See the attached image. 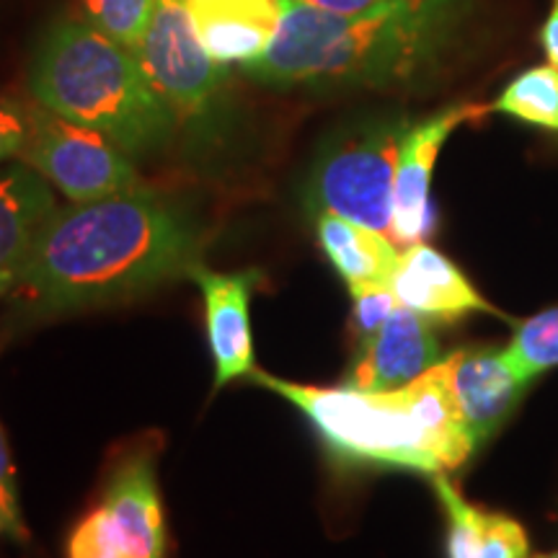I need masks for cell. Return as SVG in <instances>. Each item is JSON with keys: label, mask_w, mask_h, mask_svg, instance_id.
<instances>
[{"label": "cell", "mask_w": 558, "mask_h": 558, "mask_svg": "<svg viewBox=\"0 0 558 558\" xmlns=\"http://www.w3.org/2000/svg\"><path fill=\"white\" fill-rule=\"evenodd\" d=\"M137 58L179 130L199 140L218 128L226 104V65L202 47L186 0H156Z\"/></svg>", "instance_id": "6"}, {"label": "cell", "mask_w": 558, "mask_h": 558, "mask_svg": "<svg viewBox=\"0 0 558 558\" xmlns=\"http://www.w3.org/2000/svg\"><path fill=\"white\" fill-rule=\"evenodd\" d=\"M492 111L558 132V68L548 62L520 73L492 104Z\"/></svg>", "instance_id": "17"}, {"label": "cell", "mask_w": 558, "mask_h": 558, "mask_svg": "<svg viewBox=\"0 0 558 558\" xmlns=\"http://www.w3.org/2000/svg\"><path fill=\"white\" fill-rule=\"evenodd\" d=\"M186 279H192L205 300L207 344L215 362V390L230 380L251 378L254 339H251V298L264 282L259 269L215 271L197 262Z\"/></svg>", "instance_id": "9"}, {"label": "cell", "mask_w": 558, "mask_h": 558, "mask_svg": "<svg viewBox=\"0 0 558 558\" xmlns=\"http://www.w3.org/2000/svg\"><path fill=\"white\" fill-rule=\"evenodd\" d=\"M352 333L357 347L373 337L375 331L386 324L390 313L399 305V298L390 290V284H365V288H352Z\"/></svg>", "instance_id": "21"}, {"label": "cell", "mask_w": 558, "mask_h": 558, "mask_svg": "<svg viewBox=\"0 0 558 558\" xmlns=\"http://www.w3.org/2000/svg\"><path fill=\"white\" fill-rule=\"evenodd\" d=\"M452 390L463 411L465 427L476 445L484 442L512 414L530 383L514 373L505 357V349L450 354Z\"/></svg>", "instance_id": "14"}, {"label": "cell", "mask_w": 558, "mask_h": 558, "mask_svg": "<svg viewBox=\"0 0 558 558\" xmlns=\"http://www.w3.org/2000/svg\"><path fill=\"white\" fill-rule=\"evenodd\" d=\"M3 533H9V525H5V518H3V512H0V535Z\"/></svg>", "instance_id": "27"}, {"label": "cell", "mask_w": 558, "mask_h": 558, "mask_svg": "<svg viewBox=\"0 0 558 558\" xmlns=\"http://www.w3.org/2000/svg\"><path fill=\"white\" fill-rule=\"evenodd\" d=\"M29 94L52 114L107 135L132 158L163 150L179 132L137 52L86 16H60L47 26L32 58Z\"/></svg>", "instance_id": "4"}, {"label": "cell", "mask_w": 558, "mask_h": 558, "mask_svg": "<svg viewBox=\"0 0 558 558\" xmlns=\"http://www.w3.org/2000/svg\"><path fill=\"white\" fill-rule=\"evenodd\" d=\"M199 222L148 186L54 207L9 300L37 316L120 303L186 277L202 262Z\"/></svg>", "instance_id": "1"}, {"label": "cell", "mask_w": 558, "mask_h": 558, "mask_svg": "<svg viewBox=\"0 0 558 558\" xmlns=\"http://www.w3.org/2000/svg\"><path fill=\"white\" fill-rule=\"evenodd\" d=\"M505 357L525 383L558 365V308L522 320Z\"/></svg>", "instance_id": "18"}, {"label": "cell", "mask_w": 558, "mask_h": 558, "mask_svg": "<svg viewBox=\"0 0 558 558\" xmlns=\"http://www.w3.org/2000/svg\"><path fill=\"white\" fill-rule=\"evenodd\" d=\"M478 558H527V535L520 522L494 512Z\"/></svg>", "instance_id": "24"}, {"label": "cell", "mask_w": 558, "mask_h": 558, "mask_svg": "<svg viewBox=\"0 0 558 558\" xmlns=\"http://www.w3.org/2000/svg\"><path fill=\"white\" fill-rule=\"evenodd\" d=\"M442 360L432 318L399 303L386 324L357 349L344 386L393 390L416 380Z\"/></svg>", "instance_id": "10"}, {"label": "cell", "mask_w": 558, "mask_h": 558, "mask_svg": "<svg viewBox=\"0 0 558 558\" xmlns=\"http://www.w3.org/2000/svg\"><path fill=\"white\" fill-rule=\"evenodd\" d=\"M54 207L52 186L26 163L0 171V300L9 298Z\"/></svg>", "instance_id": "15"}, {"label": "cell", "mask_w": 558, "mask_h": 558, "mask_svg": "<svg viewBox=\"0 0 558 558\" xmlns=\"http://www.w3.org/2000/svg\"><path fill=\"white\" fill-rule=\"evenodd\" d=\"M34 104L0 96V163L21 158L32 135Z\"/></svg>", "instance_id": "22"}, {"label": "cell", "mask_w": 558, "mask_h": 558, "mask_svg": "<svg viewBox=\"0 0 558 558\" xmlns=\"http://www.w3.org/2000/svg\"><path fill=\"white\" fill-rule=\"evenodd\" d=\"M313 218L320 248L349 290L365 284H390L401 262V251L386 233L333 213H318Z\"/></svg>", "instance_id": "16"}, {"label": "cell", "mask_w": 558, "mask_h": 558, "mask_svg": "<svg viewBox=\"0 0 558 558\" xmlns=\"http://www.w3.org/2000/svg\"><path fill=\"white\" fill-rule=\"evenodd\" d=\"M19 160L73 205L117 197L145 186L130 153L101 132L52 114L37 101L29 143Z\"/></svg>", "instance_id": "7"}, {"label": "cell", "mask_w": 558, "mask_h": 558, "mask_svg": "<svg viewBox=\"0 0 558 558\" xmlns=\"http://www.w3.org/2000/svg\"><path fill=\"white\" fill-rule=\"evenodd\" d=\"M194 34L220 65L262 60L282 26V0H186Z\"/></svg>", "instance_id": "11"}, {"label": "cell", "mask_w": 558, "mask_h": 558, "mask_svg": "<svg viewBox=\"0 0 558 558\" xmlns=\"http://www.w3.org/2000/svg\"><path fill=\"white\" fill-rule=\"evenodd\" d=\"M251 380L303 411L326 448L344 463L435 476L460 469L476 450L452 390L450 357L393 390H360L344 383L337 388L303 386L262 369Z\"/></svg>", "instance_id": "3"}, {"label": "cell", "mask_w": 558, "mask_h": 558, "mask_svg": "<svg viewBox=\"0 0 558 558\" xmlns=\"http://www.w3.org/2000/svg\"><path fill=\"white\" fill-rule=\"evenodd\" d=\"M409 124L401 114H380L333 132L305 181L308 213H333L390 235L396 166Z\"/></svg>", "instance_id": "5"}, {"label": "cell", "mask_w": 558, "mask_h": 558, "mask_svg": "<svg viewBox=\"0 0 558 558\" xmlns=\"http://www.w3.org/2000/svg\"><path fill=\"white\" fill-rule=\"evenodd\" d=\"M298 3L326 13H341V16H360V13L396 9V5L414 3V0H298Z\"/></svg>", "instance_id": "25"}, {"label": "cell", "mask_w": 558, "mask_h": 558, "mask_svg": "<svg viewBox=\"0 0 558 558\" xmlns=\"http://www.w3.org/2000/svg\"><path fill=\"white\" fill-rule=\"evenodd\" d=\"M390 290L401 305L429 318H460L478 311L499 316V311L473 288L448 256L422 241L401 251Z\"/></svg>", "instance_id": "13"}, {"label": "cell", "mask_w": 558, "mask_h": 558, "mask_svg": "<svg viewBox=\"0 0 558 558\" xmlns=\"http://www.w3.org/2000/svg\"><path fill=\"white\" fill-rule=\"evenodd\" d=\"M0 512H3L9 533L16 543L29 541V530H26L24 512H21V499H19V486H16V473H13V460L9 450V439L0 427Z\"/></svg>", "instance_id": "23"}, {"label": "cell", "mask_w": 558, "mask_h": 558, "mask_svg": "<svg viewBox=\"0 0 558 558\" xmlns=\"http://www.w3.org/2000/svg\"><path fill=\"white\" fill-rule=\"evenodd\" d=\"M101 507L117 527L124 558H166V514L150 452H132L114 465Z\"/></svg>", "instance_id": "12"}, {"label": "cell", "mask_w": 558, "mask_h": 558, "mask_svg": "<svg viewBox=\"0 0 558 558\" xmlns=\"http://www.w3.org/2000/svg\"><path fill=\"white\" fill-rule=\"evenodd\" d=\"M68 558H124V548L117 527L111 525L107 509L101 505L83 514L78 525L70 530L65 546Z\"/></svg>", "instance_id": "20"}, {"label": "cell", "mask_w": 558, "mask_h": 558, "mask_svg": "<svg viewBox=\"0 0 558 558\" xmlns=\"http://www.w3.org/2000/svg\"><path fill=\"white\" fill-rule=\"evenodd\" d=\"M541 45H543V52H546L550 65L558 68V0L550 3L548 16H546V21H543Z\"/></svg>", "instance_id": "26"}, {"label": "cell", "mask_w": 558, "mask_h": 558, "mask_svg": "<svg viewBox=\"0 0 558 558\" xmlns=\"http://www.w3.org/2000/svg\"><path fill=\"white\" fill-rule=\"evenodd\" d=\"M153 13L156 0H83V16L132 52L143 47Z\"/></svg>", "instance_id": "19"}, {"label": "cell", "mask_w": 558, "mask_h": 558, "mask_svg": "<svg viewBox=\"0 0 558 558\" xmlns=\"http://www.w3.org/2000/svg\"><path fill=\"white\" fill-rule=\"evenodd\" d=\"M492 111L486 104H456L427 120L409 124L401 140L399 166H396L393 184V222H390V239L396 246H411L427 235L432 226V173L439 158V150L458 128L469 122H478Z\"/></svg>", "instance_id": "8"}, {"label": "cell", "mask_w": 558, "mask_h": 558, "mask_svg": "<svg viewBox=\"0 0 558 558\" xmlns=\"http://www.w3.org/2000/svg\"><path fill=\"white\" fill-rule=\"evenodd\" d=\"M533 558H558V550H556V554H538V556H533Z\"/></svg>", "instance_id": "28"}, {"label": "cell", "mask_w": 558, "mask_h": 558, "mask_svg": "<svg viewBox=\"0 0 558 558\" xmlns=\"http://www.w3.org/2000/svg\"><path fill=\"white\" fill-rule=\"evenodd\" d=\"M471 0H414L341 16L282 0V26L262 60L243 70L271 88L352 90L429 81L458 47Z\"/></svg>", "instance_id": "2"}]
</instances>
